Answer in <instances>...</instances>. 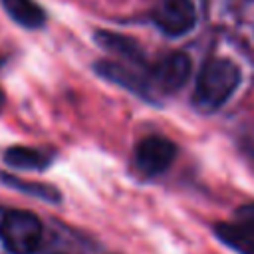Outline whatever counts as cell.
<instances>
[{"label": "cell", "instance_id": "1", "mask_svg": "<svg viewBox=\"0 0 254 254\" xmlns=\"http://www.w3.org/2000/svg\"><path fill=\"white\" fill-rule=\"evenodd\" d=\"M240 83V69L226 58L208 60L194 83V103L202 111H214L224 105Z\"/></svg>", "mask_w": 254, "mask_h": 254}, {"label": "cell", "instance_id": "6", "mask_svg": "<svg viewBox=\"0 0 254 254\" xmlns=\"http://www.w3.org/2000/svg\"><path fill=\"white\" fill-rule=\"evenodd\" d=\"M2 8L22 28L38 30L46 24V12L34 0H2Z\"/></svg>", "mask_w": 254, "mask_h": 254}, {"label": "cell", "instance_id": "12", "mask_svg": "<svg viewBox=\"0 0 254 254\" xmlns=\"http://www.w3.org/2000/svg\"><path fill=\"white\" fill-rule=\"evenodd\" d=\"M2 107H4V95H2V91H0V111H2Z\"/></svg>", "mask_w": 254, "mask_h": 254}, {"label": "cell", "instance_id": "13", "mask_svg": "<svg viewBox=\"0 0 254 254\" xmlns=\"http://www.w3.org/2000/svg\"><path fill=\"white\" fill-rule=\"evenodd\" d=\"M2 62H4V60H2V58H0V65H2Z\"/></svg>", "mask_w": 254, "mask_h": 254}, {"label": "cell", "instance_id": "11", "mask_svg": "<svg viewBox=\"0 0 254 254\" xmlns=\"http://www.w3.org/2000/svg\"><path fill=\"white\" fill-rule=\"evenodd\" d=\"M238 230H242L246 236L254 238V204H244L236 210L234 214V222H232Z\"/></svg>", "mask_w": 254, "mask_h": 254}, {"label": "cell", "instance_id": "2", "mask_svg": "<svg viewBox=\"0 0 254 254\" xmlns=\"http://www.w3.org/2000/svg\"><path fill=\"white\" fill-rule=\"evenodd\" d=\"M0 240L10 254H34L42 240V222L28 210H10L0 220Z\"/></svg>", "mask_w": 254, "mask_h": 254}, {"label": "cell", "instance_id": "7", "mask_svg": "<svg viewBox=\"0 0 254 254\" xmlns=\"http://www.w3.org/2000/svg\"><path fill=\"white\" fill-rule=\"evenodd\" d=\"M4 161L14 169H26V171H42L52 163L48 153L32 147H10L4 153Z\"/></svg>", "mask_w": 254, "mask_h": 254}, {"label": "cell", "instance_id": "3", "mask_svg": "<svg viewBox=\"0 0 254 254\" xmlns=\"http://www.w3.org/2000/svg\"><path fill=\"white\" fill-rule=\"evenodd\" d=\"M151 20L167 36H183L196 24V10L190 0H157Z\"/></svg>", "mask_w": 254, "mask_h": 254}, {"label": "cell", "instance_id": "10", "mask_svg": "<svg viewBox=\"0 0 254 254\" xmlns=\"http://www.w3.org/2000/svg\"><path fill=\"white\" fill-rule=\"evenodd\" d=\"M4 183L6 185H12L24 192H30V194H36L44 200H58L60 194L54 187H48V185H40V183H28V181H20V179H14V177H8V175H2Z\"/></svg>", "mask_w": 254, "mask_h": 254}, {"label": "cell", "instance_id": "9", "mask_svg": "<svg viewBox=\"0 0 254 254\" xmlns=\"http://www.w3.org/2000/svg\"><path fill=\"white\" fill-rule=\"evenodd\" d=\"M214 232H216V236L222 242H226L236 252H240V254H254V238L246 236L232 222H218L214 226Z\"/></svg>", "mask_w": 254, "mask_h": 254}, {"label": "cell", "instance_id": "8", "mask_svg": "<svg viewBox=\"0 0 254 254\" xmlns=\"http://www.w3.org/2000/svg\"><path fill=\"white\" fill-rule=\"evenodd\" d=\"M95 40H97L105 50H109V52H113V54H119L121 58H125V60L131 62V64L141 62V54H139L137 46H135L129 38H123V36L111 34V32H99V34L95 36Z\"/></svg>", "mask_w": 254, "mask_h": 254}, {"label": "cell", "instance_id": "4", "mask_svg": "<svg viewBox=\"0 0 254 254\" xmlns=\"http://www.w3.org/2000/svg\"><path fill=\"white\" fill-rule=\"evenodd\" d=\"M177 155V147L163 135H149L135 147V165L145 177L165 173Z\"/></svg>", "mask_w": 254, "mask_h": 254}, {"label": "cell", "instance_id": "5", "mask_svg": "<svg viewBox=\"0 0 254 254\" xmlns=\"http://www.w3.org/2000/svg\"><path fill=\"white\" fill-rule=\"evenodd\" d=\"M190 75V60L183 52L163 56L149 69V85H155L161 93L179 91Z\"/></svg>", "mask_w": 254, "mask_h": 254}]
</instances>
